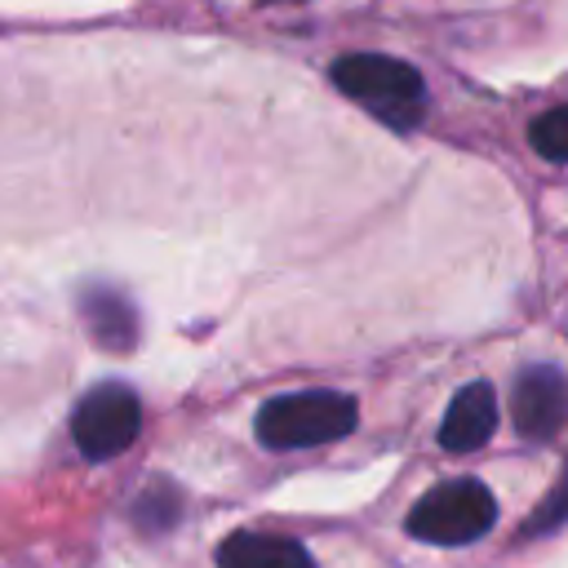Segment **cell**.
I'll use <instances>...</instances> for the list:
<instances>
[{
    "instance_id": "5",
    "label": "cell",
    "mask_w": 568,
    "mask_h": 568,
    "mask_svg": "<svg viewBox=\"0 0 568 568\" xmlns=\"http://www.w3.org/2000/svg\"><path fill=\"white\" fill-rule=\"evenodd\" d=\"M510 417L524 439H555L568 422V373L555 364H532L515 377Z\"/></svg>"
},
{
    "instance_id": "4",
    "label": "cell",
    "mask_w": 568,
    "mask_h": 568,
    "mask_svg": "<svg viewBox=\"0 0 568 568\" xmlns=\"http://www.w3.org/2000/svg\"><path fill=\"white\" fill-rule=\"evenodd\" d=\"M138 426H142V404L124 382L93 386L71 413V439L89 462L120 457L138 439Z\"/></svg>"
},
{
    "instance_id": "7",
    "label": "cell",
    "mask_w": 568,
    "mask_h": 568,
    "mask_svg": "<svg viewBox=\"0 0 568 568\" xmlns=\"http://www.w3.org/2000/svg\"><path fill=\"white\" fill-rule=\"evenodd\" d=\"M217 568H315L302 541L275 532H231L217 546Z\"/></svg>"
},
{
    "instance_id": "6",
    "label": "cell",
    "mask_w": 568,
    "mask_h": 568,
    "mask_svg": "<svg viewBox=\"0 0 568 568\" xmlns=\"http://www.w3.org/2000/svg\"><path fill=\"white\" fill-rule=\"evenodd\" d=\"M493 430H497V395L488 382H470L453 395L439 422V444L448 453H475L493 439Z\"/></svg>"
},
{
    "instance_id": "2",
    "label": "cell",
    "mask_w": 568,
    "mask_h": 568,
    "mask_svg": "<svg viewBox=\"0 0 568 568\" xmlns=\"http://www.w3.org/2000/svg\"><path fill=\"white\" fill-rule=\"evenodd\" d=\"M359 422V404L342 390H293L275 395L257 408V439L266 448H315L351 435Z\"/></svg>"
},
{
    "instance_id": "1",
    "label": "cell",
    "mask_w": 568,
    "mask_h": 568,
    "mask_svg": "<svg viewBox=\"0 0 568 568\" xmlns=\"http://www.w3.org/2000/svg\"><path fill=\"white\" fill-rule=\"evenodd\" d=\"M333 84L368 106L390 129H413L426 115V84L422 75L390 53H342L333 62Z\"/></svg>"
},
{
    "instance_id": "12",
    "label": "cell",
    "mask_w": 568,
    "mask_h": 568,
    "mask_svg": "<svg viewBox=\"0 0 568 568\" xmlns=\"http://www.w3.org/2000/svg\"><path fill=\"white\" fill-rule=\"evenodd\" d=\"M257 4H271V0H257Z\"/></svg>"
},
{
    "instance_id": "10",
    "label": "cell",
    "mask_w": 568,
    "mask_h": 568,
    "mask_svg": "<svg viewBox=\"0 0 568 568\" xmlns=\"http://www.w3.org/2000/svg\"><path fill=\"white\" fill-rule=\"evenodd\" d=\"M559 524H568V462H564V470H559L555 488H550V493L537 501V510L528 515L524 532H528V537H541V532H555Z\"/></svg>"
},
{
    "instance_id": "3",
    "label": "cell",
    "mask_w": 568,
    "mask_h": 568,
    "mask_svg": "<svg viewBox=\"0 0 568 568\" xmlns=\"http://www.w3.org/2000/svg\"><path fill=\"white\" fill-rule=\"evenodd\" d=\"M497 519V497L479 479H448L413 501L408 532L430 546H466L484 537Z\"/></svg>"
},
{
    "instance_id": "9",
    "label": "cell",
    "mask_w": 568,
    "mask_h": 568,
    "mask_svg": "<svg viewBox=\"0 0 568 568\" xmlns=\"http://www.w3.org/2000/svg\"><path fill=\"white\" fill-rule=\"evenodd\" d=\"M528 142L546 160H568V106H550L528 124Z\"/></svg>"
},
{
    "instance_id": "8",
    "label": "cell",
    "mask_w": 568,
    "mask_h": 568,
    "mask_svg": "<svg viewBox=\"0 0 568 568\" xmlns=\"http://www.w3.org/2000/svg\"><path fill=\"white\" fill-rule=\"evenodd\" d=\"M80 311H84V324H89V333H93L98 346L129 351L138 342V315H133V306H129L124 293H115L106 284H93V288L80 293Z\"/></svg>"
},
{
    "instance_id": "11",
    "label": "cell",
    "mask_w": 568,
    "mask_h": 568,
    "mask_svg": "<svg viewBox=\"0 0 568 568\" xmlns=\"http://www.w3.org/2000/svg\"><path fill=\"white\" fill-rule=\"evenodd\" d=\"M133 519H138V528H146V532H164V528L178 519V493H173L169 484H155L151 493L138 497Z\"/></svg>"
}]
</instances>
